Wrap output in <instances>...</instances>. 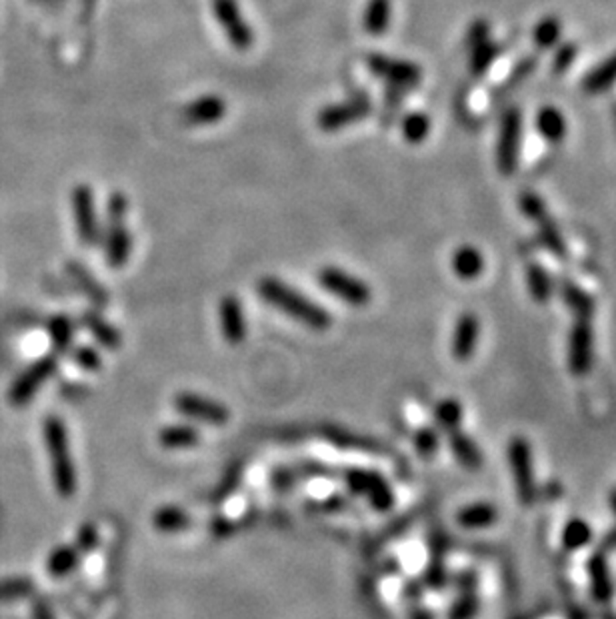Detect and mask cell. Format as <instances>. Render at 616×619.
Returning a JSON list of instances; mask_svg holds the SVG:
<instances>
[{
    "label": "cell",
    "mask_w": 616,
    "mask_h": 619,
    "mask_svg": "<svg viewBox=\"0 0 616 619\" xmlns=\"http://www.w3.org/2000/svg\"><path fill=\"white\" fill-rule=\"evenodd\" d=\"M257 293L270 307L283 311L285 315L314 331H326L332 325L329 311L316 305L313 299H308L301 291L293 289L291 285L276 279V277H263L257 283Z\"/></svg>",
    "instance_id": "obj_1"
},
{
    "label": "cell",
    "mask_w": 616,
    "mask_h": 619,
    "mask_svg": "<svg viewBox=\"0 0 616 619\" xmlns=\"http://www.w3.org/2000/svg\"><path fill=\"white\" fill-rule=\"evenodd\" d=\"M42 437L46 445V454L51 459L52 469V482L54 489L62 499H69L77 492V469H74V461L70 454V443H69V431L67 425L62 423L61 417L51 415L44 419Z\"/></svg>",
    "instance_id": "obj_2"
},
{
    "label": "cell",
    "mask_w": 616,
    "mask_h": 619,
    "mask_svg": "<svg viewBox=\"0 0 616 619\" xmlns=\"http://www.w3.org/2000/svg\"><path fill=\"white\" fill-rule=\"evenodd\" d=\"M319 285L334 297H339L350 307H367L372 301V289L359 277H354L339 267H324L316 275Z\"/></svg>",
    "instance_id": "obj_3"
},
{
    "label": "cell",
    "mask_w": 616,
    "mask_h": 619,
    "mask_svg": "<svg viewBox=\"0 0 616 619\" xmlns=\"http://www.w3.org/2000/svg\"><path fill=\"white\" fill-rule=\"evenodd\" d=\"M522 138V115L517 107L507 108L500 117L497 138V164L504 177L518 169V153Z\"/></svg>",
    "instance_id": "obj_4"
},
{
    "label": "cell",
    "mask_w": 616,
    "mask_h": 619,
    "mask_svg": "<svg viewBox=\"0 0 616 619\" xmlns=\"http://www.w3.org/2000/svg\"><path fill=\"white\" fill-rule=\"evenodd\" d=\"M56 369H59V357L56 355H46L28 365L8 389V401L14 408H23V405L31 403L36 391L56 373Z\"/></svg>",
    "instance_id": "obj_5"
},
{
    "label": "cell",
    "mask_w": 616,
    "mask_h": 619,
    "mask_svg": "<svg viewBox=\"0 0 616 619\" xmlns=\"http://www.w3.org/2000/svg\"><path fill=\"white\" fill-rule=\"evenodd\" d=\"M367 67L375 72V75L382 80H387L390 87L397 89H415L423 80V70H420L418 64L405 61V59H395L388 57V54L372 52L367 57Z\"/></svg>",
    "instance_id": "obj_6"
},
{
    "label": "cell",
    "mask_w": 616,
    "mask_h": 619,
    "mask_svg": "<svg viewBox=\"0 0 616 619\" xmlns=\"http://www.w3.org/2000/svg\"><path fill=\"white\" fill-rule=\"evenodd\" d=\"M344 482H347L350 493L367 497L377 511H388L395 505V493L385 482V477L377 474V471L349 469L344 474Z\"/></svg>",
    "instance_id": "obj_7"
},
{
    "label": "cell",
    "mask_w": 616,
    "mask_h": 619,
    "mask_svg": "<svg viewBox=\"0 0 616 619\" xmlns=\"http://www.w3.org/2000/svg\"><path fill=\"white\" fill-rule=\"evenodd\" d=\"M372 110V103L367 97H352L342 103L324 107L319 115H316V125L322 133H336L342 131L354 123L362 121L364 117H369Z\"/></svg>",
    "instance_id": "obj_8"
},
{
    "label": "cell",
    "mask_w": 616,
    "mask_h": 619,
    "mask_svg": "<svg viewBox=\"0 0 616 619\" xmlns=\"http://www.w3.org/2000/svg\"><path fill=\"white\" fill-rule=\"evenodd\" d=\"M72 215L82 245L95 247L100 239V225L95 209V195L89 184H77L72 191Z\"/></svg>",
    "instance_id": "obj_9"
},
{
    "label": "cell",
    "mask_w": 616,
    "mask_h": 619,
    "mask_svg": "<svg viewBox=\"0 0 616 619\" xmlns=\"http://www.w3.org/2000/svg\"><path fill=\"white\" fill-rule=\"evenodd\" d=\"M174 409L181 415H184L186 419L199 421V423H209V425H224L230 419V411L227 405H222L209 397L184 391L174 395Z\"/></svg>",
    "instance_id": "obj_10"
},
{
    "label": "cell",
    "mask_w": 616,
    "mask_h": 619,
    "mask_svg": "<svg viewBox=\"0 0 616 619\" xmlns=\"http://www.w3.org/2000/svg\"><path fill=\"white\" fill-rule=\"evenodd\" d=\"M212 8L214 16H217L220 29L227 34L230 44L235 46L237 51H248L255 36H252L250 26L247 23V18L242 16L237 0H212Z\"/></svg>",
    "instance_id": "obj_11"
},
{
    "label": "cell",
    "mask_w": 616,
    "mask_h": 619,
    "mask_svg": "<svg viewBox=\"0 0 616 619\" xmlns=\"http://www.w3.org/2000/svg\"><path fill=\"white\" fill-rule=\"evenodd\" d=\"M510 469L515 474L517 489L522 503H532L535 499V474H532V455L530 447L525 439H512L509 447Z\"/></svg>",
    "instance_id": "obj_12"
},
{
    "label": "cell",
    "mask_w": 616,
    "mask_h": 619,
    "mask_svg": "<svg viewBox=\"0 0 616 619\" xmlns=\"http://www.w3.org/2000/svg\"><path fill=\"white\" fill-rule=\"evenodd\" d=\"M219 325L222 339L230 345H240L247 341V315L245 307L238 301L237 295H224L219 305Z\"/></svg>",
    "instance_id": "obj_13"
},
{
    "label": "cell",
    "mask_w": 616,
    "mask_h": 619,
    "mask_svg": "<svg viewBox=\"0 0 616 619\" xmlns=\"http://www.w3.org/2000/svg\"><path fill=\"white\" fill-rule=\"evenodd\" d=\"M107 263L112 269L126 265L133 253V233L125 227V219H108V230L105 239Z\"/></svg>",
    "instance_id": "obj_14"
},
{
    "label": "cell",
    "mask_w": 616,
    "mask_h": 619,
    "mask_svg": "<svg viewBox=\"0 0 616 619\" xmlns=\"http://www.w3.org/2000/svg\"><path fill=\"white\" fill-rule=\"evenodd\" d=\"M227 115V103L219 95H204L194 98L182 108V118L194 127H207L219 123Z\"/></svg>",
    "instance_id": "obj_15"
},
{
    "label": "cell",
    "mask_w": 616,
    "mask_h": 619,
    "mask_svg": "<svg viewBox=\"0 0 616 619\" xmlns=\"http://www.w3.org/2000/svg\"><path fill=\"white\" fill-rule=\"evenodd\" d=\"M593 333L588 319H581L573 329L571 335V351H568V363L574 375H584L591 369L593 359Z\"/></svg>",
    "instance_id": "obj_16"
},
{
    "label": "cell",
    "mask_w": 616,
    "mask_h": 619,
    "mask_svg": "<svg viewBox=\"0 0 616 619\" xmlns=\"http://www.w3.org/2000/svg\"><path fill=\"white\" fill-rule=\"evenodd\" d=\"M476 339H479V321H476L472 313H464L454 329L453 355L459 359V361L471 359L476 347Z\"/></svg>",
    "instance_id": "obj_17"
},
{
    "label": "cell",
    "mask_w": 616,
    "mask_h": 619,
    "mask_svg": "<svg viewBox=\"0 0 616 619\" xmlns=\"http://www.w3.org/2000/svg\"><path fill=\"white\" fill-rule=\"evenodd\" d=\"M392 23V0H367L362 13V29L370 36L387 34Z\"/></svg>",
    "instance_id": "obj_18"
},
{
    "label": "cell",
    "mask_w": 616,
    "mask_h": 619,
    "mask_svg": "<svg viewBox=\"0 0 616 619\" xmlns=\"http://www.w3.org/2000/svg\"><path fill=\"white\" fill-rule=\"evenodd\" d=\"M158 443H161V447L171 451L192 449L201 443V433L192 425L173 423L158 431Z\"/></svg>",
    "instance_id": "obj_19"
},
{
    "label": "cell",
    "mask_w": 616,
    "mask_h": 619,
    "mask_svg": "<svg viewBox=\"0 0 616 619\" xmlns=\"http://www.w3.org/2000/svg\"><path fill=\"white\" fill-rule=\"evenodd\" d=\"M484 269V257L476 247L462 245L453 255V271L464 281L476 279Z\"/></svg>",
    "instance_id": "obj_20"
},
{
    "label": "cell",
    "mask_w": 616,
    "mask_h": 619,
    "mask_svg": "<svg viewBox=\"0 0 616 619\" xmlns=\"http://www.w3.org/2000/svg\"><path fill=\"white\" fill-rule=\"evenodd\" d=\"M79 561L80 551L77 548H72V545H61V548L52 549L49 559H46V574L56 579L67 577L77 569Z\"/></svg>",
    "instance_id": "obj_21"
},
{
    "label": "cell",
    "mask_w": 616,
    "mask_h": 619,
    "mask_svg": "<svg viewBox=\"0 0 616 619\" xmlns=\"http://www.w3.org/2000/svg\"><path fill=\"white\" fill-rule=\"evenodd\" d=\"M537 128L546 143H560L566 136V118L556 107H545L537 115Z\"/></svg>",
    "instance_id": "obj_22"
},
{
    "label": "cell",
    "mask_w": 616,
    "mask_h": 619,
    "mask_svg": "<svg viewBox=\"0 0 616 619\" xmlns=\"http://www.w3.org/2000/svg\"><path fill=\"white\" fill-rule=\"evenodd\" d=\"M616 82V52L612 57L604 59L601 64L588 72L583 80V89L588 95H601Z\"/></svg>",
    "instance_id": "obj_23"
},
{
    "label": "cell",
    "mask_w": 616,
    "mask_h": 619,
    "mask_svg": "<svg viewBox=\"0 0 616 619\" xmlns=\"http://www.w3.org/2000/svg\"><path fill=\"white\" fill-rule=\"evenodd\" d=\"M153 525L161 533L186 531L191 528V515L176 505H164L154 511Z\"/></svg>",
    "instance_id": "obj_24"
},
{
    "label": "cell",
    "mask_w": 616,
    "mask_h": 619,
    "mask_svg": "<svg viewBox=\"0 0 616 619\" xmlns=\"http://www.w3.org/2000/svg\"><path fill=\"white\" fill-rule=\"evenodd\" d=\"M588 574H591L593 584V596L599 599L601 604H606L612 597V581L606 569V561L602 556H594L588 563Z\"/></svg>",
    "instance_id": "obj_25"
},
{
    "label": "cell",
    "mask_w": 616,
    "mask_h": 619,
    "mask_svg": "<svg viewBox=\"0 0 616 619\" xmlns=\"http://www.w3.org/2000/svg\"><path fill=\"white\" fill-rule=\"evenodd\" d=\"M84 325L89 327L92 337L98 341V345L110 351L120 347V333L112 327L110 323H107L100 315H97V313H87V315H84Z\"/></svg>",
    "instance_id": "obj_26"
},
{
    "label": "cell",
    "mask_w": 616,
    "mask_h": 619,
    "mask_svg": "<svg viewBox=\"0 0 616 619\" xmlns=\"http://www.w3.org/2000/svg\"><path fill=\"white\" fill-rule=\"evenodd\" d=\"M451 449H453L454 457L459 459L461 465H464L466 469H479L481 467L482 457H481L479 447L474 445V441L471 437L462 436L461 431H453Z\"/></svg>",
    "instance_id": "obj_27"
},
{
    "label": "cell",
    "mask_w": 616,
    "mask_h": 619,
    "mask_svg": "<svg viewBox=\"0 0 616 619\" xmlns=\"http://www.w3.org/2000/svg\"><path fill=\"white\" fill-rule=\"evenodd\" d=\"M497 521V510L489 503H476L464 507L459 513V523L466 530H482Z\"/></svg>",
    "instance_id": "obj_28"
},
{
    "label": "cell",
    "mask_w": 616,
    "mask_h": 619,
    "mask_svg": "<svg viewBox=\"0 0 616 619\" xmlns=\"http://www.w3.org/2000/svg\"><path fill=\"white\" fill-rule=\"evenodd\" d=\"M560 34H563V24H560L558 18L556 16H545L543 21L535 26L532 41H535L537 49L548 51V49H553V46L558 44Z\"/></svg>",
    "instance_id": "obj_29"
},
{
    "label": "cell",
    "mask_w": 616,
    "mask_h": 619,
    "mask_svg": "<svg viewBox=\"0 0 616 619\" xmlns=\"http://www.w3.org/2000/svg\"><path fill=\"white\" fill-rule=\"evenodd\" d=\"M400 133L406 138V143L410 145H420L431 133V117L426 113H410L403 118V125H400Z\"/></svg>",
    "instance_id": "obj_30"
},
{
    "label": "cell",
    "mask_w": 616,
    "mask_h": 619,
    "mask_svg": "<svg viewBox=\"0 0 616 619\" xmlns=\"http://www.w3.org/2000/svg\"><path fill=\"white\" fill-rule=\"evenodd\" d=\"M527 285H528V293L532 295V299L535 301L546 303L550 299V293H553V281H550V275L540 265L535 263L527 267Z\"/></svg>",
    "instance_id": "obj_31"
},
{
    "label": "cell",
    "mask_w": 616,
    "mask_h": 619,
    "mask_svg": "<svg viewBox=\"0 0 616 619\" xmlns=\"http://www.w3.org/2000/svg\"><path fill=\"white\" fill-rule=\"evenodd\" d=\"M469 51H471V72L474 77H482L484 72L492 67L494 59L499 57V46L490 39L474 44Z\"/></svg>",
    "instance_id": "obj_32"
},
{
    "label": "cell",
    "mask_w": 616,
    "mask_h": 619,
    "mask_svg": "<svg viewBox=\"0 0 616 619\" xmlns=\"http://www.w3.org/2000/svg\"><path fill=\"white\" fill-rule=\"evenodd\" d=\"M563 297H565L568 307H571L578 317L591 319V315L594 313V301L588 297L583 289H578L576 285L566 281L563 285Z\"/></svg>",
    "instance_id": "obj_33"
},
{
    "label": "cell",
    "mask_w": 616,
    "mask_h": 619,
    "mask_svg": "<svg viewBox=\"0 0 616 619\" xmlns=\"http://www.w3.org/2000/svg\"><path fill=\"white\" fill-rule=\"evenodd\" d=\"M49 337L56 351H67L72 345L74 327L67 315H54L49 321Z\"/></svg>",
    "instance_id": "obj_34"
},
{
    "label": "cell",
    "mask_w": 616,
    "mask_h": 619,
    "mask_svg": "<svg viewBox=\"0 0 616 619\" xmlns=\"http://www.w3.org/2000/svg\"><path fill=\"white\" fill-rule=\"evenodd\" d=\"M538 225V239L540 243H543L548 251H553L556 257H566V245L563 241V237H560L556 225L553 223V219L548 215H545L543 219L537 220Z\"/></svg>",
    "instance_id": "obj_35"
},
{
    "label": "cell",
    "mask_w": 616,
    "mask_h": 619,
    "mask_svg": "<svg viewBox=\"0 0 616 619\" xmlns=\"http://www.w3.org/2000/svg\"><path fill=\"white\" fill-rule=\"evenodd\" d=\"M36 586L28 577H6L0 579V602H13L34 594Z\"/></svg>",
    "instance_id": "obj_36"
},
{
    "label": "cell",
    "mask_w": 616,
    "mask_h": 619,
    "mask_svg": "<svg viewBox=\"0 0 616 619\" xmlns=\"http://www.w3.org/2000/svg\"><path fill=\"white\" fill-rule=\"evenodd\" d=\"M434 417H436V423L441 425L443 429L456 431V427H459L461 419H462V408H461V403H459V401H454V399L441 401V403L436 405Z\"/></svg>",
    "instance_id": "obj_37"
},
{
    "label": "cell",
    "mask_w": 616,
    "mask_h": 619,
    "mask_svg": "<svg viewBox=\"0 0 616 619\" xmlns=\"http://www.w3.org/2000/svg\"><path fill=\"white\" fill-rule=\"evenodd\" d=\"M591 528L583 520H573L563 531V543L566 549H581L583 545L591 541Z\"/></svg>",
    "instance_id": "obj_38"
},
{
    "label": "cell",
    "mask_w": 616,
    "mask_h": 619,
    "mask_svg": "<svg viewBox=\"0 0 616 619\" xmlns=\"http://www.w3.org/2000/svg\"><path fill=\"white\" fill-rule=\"evenodd\" d=\"M70 275L80 283V287H82L84 291H87V295H89V297H90L92 301L100 303V305H105V303H107V293L98 287L97 281L92 279V277H90L87 271H84V267L72 263V265H70Z\"/></svg>",
    "instance_id": "obj_39"
},
{
    "label": "cell",
    "mask_w": 616,
    "mask_h": 619,
    "mask_svg": "<svg viewBox=\"0 0 616 619\" xmlns=\"http://www.w3.org/2000/svg\"><path fill=\"white\" fill-rule=\"evenodd\" d=\"M518 205H520V211L525 212V215L530 219V220H537L538 219H543L545 215H548V211L545 207V201L540 199L537 192H532V191H525V192H520V197H518Z\"/></svg>",
    "instance_id": "obj_40"
},
{
    "label": "cell",
    "mask_w": 616,
    "mask_h": 619,
    "mask_svg": "<svg viewBox=\"0 0 616 619\" xmlns=\"http://www.w3.org/2000/svg\"><path fill=\"white\" fill-rule=\"evenodd\" d=\"M72 359L77 361V365L84 371H98L102 365V357L97 349L92 347H77L72 351Z\"/></svg>",
    "instance_id": "obj_41"
},
{
    "label": "cell",
    "mask_w": 616,
    "mask_h": 619,
    "mask_svg": "<svg viewBox=\"0 0 616 619\" xmlns=\"http://www.w3.org/2000/svg\"><path fill=\"white\" fill-rule=\"evenodd\" d=\"M415 447L423 457H431L438 451V433L431 427L418 429L415 436Z\"/></svg>",
    "instance_id": "obj_42"
},
{
    "label": "cell",
    "mask_w": 616,
    "mask_h": 619,
    "mask_svg": "<svg viewBox=\"0 0 616 619\" xmlns=\"http://www.w3.org/2000/svg\"><path fill=\"white\" fill-rule=\"evenodd\" d=\"M578 54V46L574 42H563L558 46V51L555 54V61H553V72L560 75V72H565L571 69V64L574 62Z\"/></svg>",
    "instance_id": "obj_43"
},
{
    "label": "cell",
    "mask_w": 616,
    "mask_h": 619,
    "mask_svg": "<svg viewBox=\"0 0 616 619\" xmlns=\"http://www.w3.org/2000/svg\"><path fill=\"white\" fill-rule=\"evenodd\" d=\"M479 612V599L472 594H464L459 602H456L448 614V619H472Z\"/></svg>",
    "instance_id": "obj_44"
},
{
    "label": "cell",
    "mask_w": 616,
    "mask_h": 619,
    "mask_svg": "<svg viewBox=\"0 0 616 619\" xmlns=\"http://www.w3.org/2000/svg\"><path fill=\"white\" fill-rule=\"evenodd\" d=\"M98 541H100V535H98V530L95 528V525L92 523L80 525V530L77 533V549L79 551L89 553L97 548Z\"/></svg>",
    "instance_id": "obj_45"
},
{
    "label": "cell",
    "mask_w": 616,
    "mask_h": 619,
    "mask_svg": "<svg viewBox=\"0 0 616 619\" xmlns=\"http://www.w3.org/2000/svg\"><path fill=\"white\" fill-rule=\"evenodd\" d=\"M490 39V24L487 21H474L469 26V33H466V46L472 49L474 44L484 42Z\"/></svg>",
    "instance_id": "obj_46"
},
{
    "label": "cell",
    "mask_w": 616,
    "mask_h": 619,
    "mask_svg": "<svg viewBox=\"0 0 616 619\" xmlns=\"http://www.w3.org/2000/svg\"><path fill=\"white\" fill-rule=\"evenodd\" d=\"M33 617L34 619H54V614H52V609L49 604L39 599V602H36L33 607Z\"/></svg>",
    "instance_id": "obj_47"
},
{
    "label": "cell",
    "mask_w": 616,
    "mask_h": 619,
    "mask_svg": "<svg viewBox=\"0 0 616 619\" xmlns=\"http://www.w3.org/2000/svg\"><path fill=\"white\" fill-rule=\"evenodd\" d=\"M33 3H34V0H33Z\"/></svg>",
    "instance_id": "obj_48"
}]
</instances>
